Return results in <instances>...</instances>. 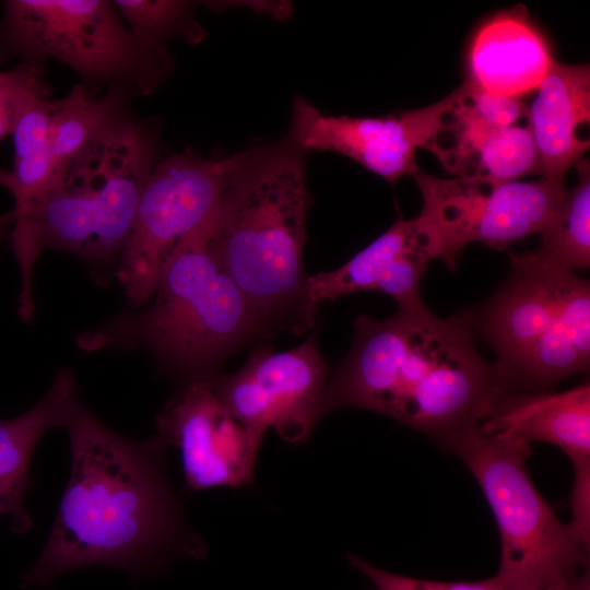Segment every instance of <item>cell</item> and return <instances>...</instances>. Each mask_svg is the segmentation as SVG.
Wrapping results in <instances>:
<instances>
[{
    "label": "cell",
    "instance_id": "obj_1",
    "mask_svg": "<svg viewBox=\"0 0 590 590\" xmlns=\"http://www.w3.org/2000/svg\"><path fill=\"white\" fill-rule=\"evenodd\" d=\"M71 475L47 543L23 578L43 586L72 569L110 565L143 570L172 550L200 556L198 536L182 519L166 472V445L126 438L80 401L63 426Z\"/></svg>",
    "mask_w": 590,
    "mask_h": 590
},
{
    "label": "cell",
    "instance_id": "obj_2",
    "mask_svg": "<svg viewBox=\"0 0 590 590\" xmlns=\"http://www.w3.org/2000/svg\"><path fill=\"white\" fill-rule=\"evenodd\" d=\"M504 392L476 349L471 312L440 318L421 304L384 320L356 318L352 347L328 379L319 418L343 408L370 410L439 445L488 418Z\"/></svg>",
    "mask_w": 590,
    "mask_h": 590
},
{
    "label": "cell",
    "instance_id": "obj_3",
    "mask_svg": "<svg viewBox=\"0 0 590 590\" xmlns=\"http://www.w3.org/2000/svg\"><path fill=\"white\" fill-rule=\"evenodd\" d=\"M305 153L286 137L229 156L211 246L250 305L260 335L304 334L319 308L302 261Z\"/></svg>",
    "mask_w": 590,
    "mask_h": 590
},
{
    "label": "cell",
    "instance_id": "obj_4",
    "mask_svg": "<svg viewBox=\"0 0 590 590\" xmlns=\"http://www.w3.org/2000/svg\"><path fill=\"white\" fill-rule=\"evenodd\" d=\"M154 161L152 137L134 122L115 116L70 160L54 190L12 209L23 320L34 315L32 272L45 249L81 258L99 281L109 271L116 272Z\"/></svg>",
    "mask_w": 590,
    "mask_h": 590
},
{
    "label": "cell",
    "instance_id": "obj_5",
    "mask_svg": "<svg viewBox=\"0 0 590 590\" xmlns=\"http://www.w3.org/2000/svg\"><path fill=\"white\" fill-rule=\"evenodd\" d=\"M510 263L506 282L477 316L471 312L473 327L496 352L506 392H548L589 368V282L533 251L510 253Z\"/></svg>",
    "mask_w": 590,
    "mask_h": 590
},
{
    "label": "cell",
    "instance_id": "obj_6",
    "mask_svg": "<svg viewBox=\"0 0 590 590\" xmlns=\"http://www.w3.org/2000/svg\"><path fill=\"white\" fill-rule=\"evenodd\" d=\"M438 446L463 461L494 512L502 590H544L588 565L589 546L560 522L529 476L530 442L475 422Z\"/></svg>",
    "mask_w": 590,
    "mask_h": 590
},
{
    "label": "cell",
    "instance_id": "obj_7",
    "mask_svg": "<svg viewBox=\"0 0 590 590\" xmlns=\"http://www.w3.org/2000/svg\"><path fill=\"white\" fill-rule=\"evenodd\" d=\"M217 205L167 260L153 304L128 319L129 337L173 367L199 376L260 335L250 305L211 246Z\"/></svg>",
    "mask_w": 590,
    "mask_h": 590
},
{
    "label": "cell",
    "instance_id": "obj_8",
    "mask_svg": "<svg viewBox=\"0 0 590 590\" xmlns=\"http://www.w3.org/2000/svg\"><path fill=\"white\" fill-rule=\"evenodd\" d=\"M1 33L24 61L55 58L86 79L132 82L143 94L170 64L135 40L111 1L8 0Z\"/></svg>",
    "mask_w": 590,
    "mask_h": 590
},
{
    "label": "cell",
    "instance_id": "obj_9",
    "mask_svg": "<svg viewBox=\"0 0 590 590\" xmlns=\"http://www.w3.org/2000/svg\"><path fill=\"white\" fill-rule=\"evenodd\" d=\"M228 166L229 156L203 157L189 149L154 165L115 272L130 306L153 296L176 247L215 209Z\"/></svg>",
    "mask_w": 590,
    "mask_h": 590
},
{
    "label": "cell",
    "instance_id": "obj_10",
    "mask_svg": "<svg viewBox=\"0 0 590 590\" xmlns=\"http://www.w3.org/2000/svg\"><path fill=\"white\" fill-rule=\"evenodd\" d=\"M412 177L423 198L418 215L450 268L471 243L495 249L542 233L563 203V184L545 178L492 185L444 179L416 170Z\"/></svg>",
    "mask_w": 590,
    "mask_h": 590
},
{
    "label": "cell",
    "instance_id": "obj_11",
    "mask_svg": "<svg viewBox=\"0 0 590 590\" xmlns=\"http://www.w3.org/2000/svg\"><path fill=\"white\" fill-rule=\"evenodd\" d=\"M328 367L310 337L296 347L256 350L237 371L212 379L215 394L247 429L263 438L274 428L300 442L318 423Z\"/></svg>",
    "mask_w": 590,
    "mask_h": 590
},
{
    "label": "cell",
    "instance_id": "obj_12",
    "mask_svg": "<svg viewBox=\"0 0 590 590\" xmlns=\"http://www.w3.org/2000/svg\"><path fill=\"white\" fill-rule=\"evenodd\" d=\"M156 436L178 449L187 488L238 487L253 480L261 437L247 429L215 394L212 379L178 392L156 420Z\"/></svg>",
    "mask_w": 590,
    "mask_h": 590
},
{
    "label": "cell",
    "instance_id": "obj_13",
    "mask_svg": "<svg viewBox=\"0 0 590 590\" xmlns=\"http://www.w3.org/2000/svg\"><path fill=\"white\" fill-rule=\"evenodd\" d=\"M452 102V93L429 106L386 117L326 115L307 101H294L288 138L304 152L344 155L390 184L417 169L418 149L427 150Z\"/></svg>",
    "mask_w": 590,
    "mask_h": 590
},
{
    "label": "cell",
    "instance_id": "obj_14",
    "mask_svg": "<svg viewBox=\"0 0 590 590\" xmlns=\"http://www.w3.org/2000/svg\"><path fill=\"white\" fill-rule=\"evenodd\" d=\"M433 259H439L437 246L421 219L399 217L343 266L308 275L310 295L320 305L355 292L380 291L400 308L417 306L424 304L421 282Z\"/></svg>",
    "mask_w": 590,
    "mask_h": 590
},
{
    "label": "cell",
    "instance_id": "obj_15",
    "mask_svg": "<svg viewBox=\"0 0 590 590\" xmlns=\"http://www.w3.org/2000/svg\"><path fill=\"white\" fill-rule=\"evenodd\" d=\"M427 150L457 178L499 185L541 175L540 160L528 125L497 127L460 102V90Z\"/></svg>",
    "mask_w": 590,
    "mask_h": 590
},
{
    "label": "cell",
    "instance_id": "obj_16",
    "mask_svg": "<svg viewBox=\"0 0 590 590\" xmlns=\"http://www.w3.org/2000/svg\"><path fill=\"white\" fill-rule=\"evenodd\" d=\"M554 62L547 40L517 5L500 11L475 32L468 55V81L491 94L521 97L536 90Z\"/></svg>",
    "mask_w": 590,
    "mask_h": 590
},
{
    "label": "cell",
    "instance_id": "obj_17",
    "mask_svg": "<svg viewBox=\"0 0 590 590\" xmlns=\"http://www.w3.org/2000/svg\"><path fill=\"white\" fill-rule=\"evenodd\" d=\"M528 106V126L541 165V176L564 182L567 170L582 158L589 138L580 129L590 121V68L554 60Z\"/></svg>",
    "mask_w": 590,
    "mask_h": 590
},
{
    "label": "cell",
    "instance_id": "obj_18",
    "mask_svg": "<svg viewBox=\"0 0 590 590\" xmlns=\"http://www.w3.org/2000/svg\"><path fill=\"white\" fill-rule=\"evenodd\" d=\"M78 400L74 376L62 369L32 409L13 418H0V516L10 518L15 533H24L32 526L25 497L31 488L34 449L48 429L64 426Z\"/></svg>",
    "mask_w": 590,
    "mask_h": 590
},
{
    "label": "cell",
    "instance_id": "obj_19",
    "mask_svg": "<svg viewBox=\"0 0 590 590\" xmlns=\"http://www.w3.org/2000/svg\"><path fill=\"white\" fill-rule=\"evenodd\" d=\"M487 427L528 442L542 440L559 447L573 465L590 462V386L564 392H504Z\"/></svg>",
    "mask_w": 590,
    "mask_h": 590
},
{
    "label": "cell",
    "instance_id": "obj_20",
    "mask_svg": "<svg viewBox=\"0 0 590 590\" xmlns=\"http://www.w3.org/2000/svg\"><path fill=\"white\" fill-rule=\"evenodd\" d=\"M111 95L94 98L75 86L57 101L46 150L34 157L14 162L9 191L16 205L44 196L61 181L70 160L114 117Z\"/></svg>",
    "mask_w": 590,
    "mask_h": 590
},
{
    "label": "cell",
    "instance_id": "obj_21",
    "mask_svg": "<svg viewBox=\"0 0 590 590\" xmlns=\"http://www.w3.org/2000/svg\"><path fill=\"white\" fill-rule=\"evenodd\" d=\"M576 186L565 196L557 213L542 231V241L533 251L541 259L576 273L590 266V164H575Z\"/></svg>",
    "mask_w": 590,
    "mask_h": 590
},
{
    "label": "cell",
    "instance_id": "obj_22",
    "mask_svg": "<svg viewBox=\"0 0 590 590\" xmlns=\"http://www.w3.org/2000/svg\"><path fill=\"white\" fill-rule=\"evenodd\" d=\"M117 11L129 23L135 40L149 52L170 62L166 42L180 37L190 44L206 35L192 13V4L175 0H116Z\"/></svg>",
    "mask_w": 590,
    "mask_h": 590
},
{
    "label": "cell",
    "instance_id": "obj_23",
    "mask_svg": "<svg viewBox=\"0 0 590 590\" xmlns=\"http://www.w3.org/2000/svg\"><path fill=\"white\" fill-rule=\"evenodd\" d=\"M57 102L50 99L48 84L32 93L21 107L12 132L14 162L42 154L48 143Z\"/></svg>",
    "mask_w": 590,
    "mask_h": 590
},
{
    "label": "cell",
    "instance_id": "obj_24",
    "mask_svg": "<svg viewBox=\"0 0 590 590\" xmlns=\"http://www.w3.org/2000/svg\"><path fill=\"white\" fill-rule=\"evenodd\" d=\"M39 62H28L0 72V141L10 135L16 116L27 97L46 84Z\"/></svg>",
    "mask_w": 590,
    "mask_h": 590
},
{
    "label": "cell",
    "instance_id": "obj_25",
    "mask_svg": "<svg viewBox=\"0 0 590 590\" xmlns=\"http://www.w3.org/2000/svg\"><path fill=\"white\" fill-rule=\"evenodd\" d=\"M460 102L475 116L497 127L528 125V105L521 97L496 95L472 86H459Z\"/></svg>",
    "mask_w": 590,
    "mask_h": 590
},
{
    "label": "cell",
    "instance_id": "obj_26",
    "mask_svg": "<svg viewBox=\"0 0 590 590\" xmlns=\"http://www.w3.org/2000/svg\"><path fill=\"white\" fill-rule=\"evenodd\" d=\"M347 558L378 590H502L495 576L475 582L433 581L386 571L356 555L349 554Z\"/></svg>",
    "mask_w": 590,
    "mask_h": 590
},
{
    "label": "cell",
    "instance_id": "obj_27",
    "mask_svg": "<svg viewBox=\"0 0 590 590\" xmlns=\"http://www.w3.org/2000/svg\"><path fill=\"white\" fill-rule=\"evenodd\" d=\"M575 481L571 492L573 519L569 523L589 546L590 541V462L574 465Z\"/></svg>",
    "mask_w": 590,
    "mask_h": 590
},
{
    "label": "cell",
    "instance_id": "obj_28",
    "mask_svg": "<svg viewBox=\"0 0 590 590\" xmlns=\"http://www.w3.org/2000/svg\"><path fill=\"white\" fill-rule=\"evenodd\" d=\"M570 590H590L589 568L581 575H576L571 578Z\"/></svg>",
    "mask_w": 590,
    "mask_h": 590
},
{
    "label": "cell",
    "instance_id": "obj_29",
    "mask_svg": "<svg viewBox=\"0 0 590 590\" xmlns=\"http://www.w3.org/2000/svg\"><path fill=\"white\" fill-rule=\"evenodd\" d=\"M13 223V213L12 211L0 215V244L8 234L10 224Z\"/></svg>",
    "mask_w": 590,
    "mask_h": 590
},
{
    "label": "cell",
    "instance_id": "obj_30",
    "mask_svg": "<svg viewBox=\"0 0 590 590\" xmlns=\"http://www.w3.org/2000/svg\"><path fill=\"white\" fill-rule=\"evenodd\" d=\"M575 577V576H574ZM573 578V577H571ZM571 578L559 580L544 590H570Z\"/></svg>",
    "mask_w": 590,
    "mask_h": 590
},
{
    "label": "cell",
    "instance_id": "obj_31",
    "mask_svg": "<svg viewBox=\"0 0 590 590\" xmlns=\"http://www.w3.org/2000/svg\"><path fill=\"white\" fill-rule=\"evenodd\" d=\"M10 182H11L10 172H7L0 168V185L8 190Z\"/></svg>",
    "mask_w": 590,
    "mask_h": 590
}]
</instances>
